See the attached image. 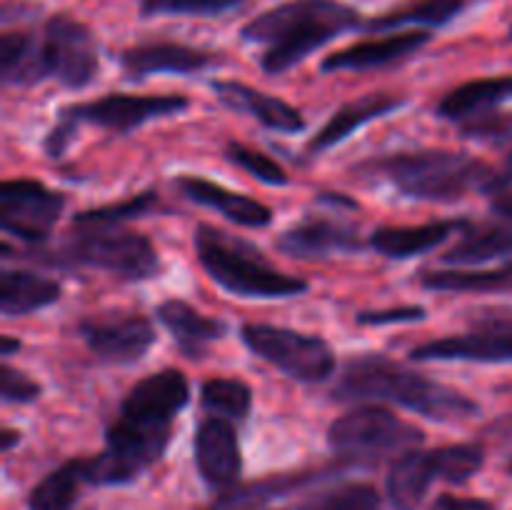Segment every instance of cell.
<instances>
[{
	"mask_svg": "<svg viewBox=\"0 0 512 510\" xmlns=\"http://www.w3.org/2000/svg\"><path fill=\"white\" fill-rule=\"evenodd\" d=\"M190 400V383L180 370L165 368L133 385L120 415L105 430V450L83 458L88 485H128L163 458L173 420Z\"/></svg>",
	"mask_w": 512,
	"mask_h": 510,
	"instance_id": "obj_1",
	"label": "cell"
},
{
	"mask_svg": "<svg viewBox=\"0 0 512 510\" xmlns=\"http://www.w3.org/2000/svg\"><path fill=\"white\" fill-rule=\"evenodd\" d=\"M363 25L358 10L338 0H290L250 20L240 35L248 43H263L260 68L270 75L285 73L308 58L320 45L345 30Z\"/></svg>",
	"mask_w": 512,
	"mask_h": 510,
	"instance_id": "obj_2",
	"label": "cell"
},
{
	"mask_svg": "<svg viewBox=\"0 0 512 510\" xmlns=\"http://www.w3.org/2000/svg\"><path fill=\"white\" fill-rule=\"evenodd\" d=\"M333 393L338 400H388L433 420H460L478 413V405L460 390L375 353L350 358Z\"/></svg>",
	"mask_w": 512,
	"mask_h": 510,
	"instance_id": "obj_3",
	"label": "cell"
},
{
	"mask_svg": "<svg viewBox=\"0 0 512 510\" xmlns=\"http://www.w3.org/2000/svg\"><path fill=\"white\" fill-rule=\"evenodd\" d=\"M368 168L390 180L408 198L433 200V203H453L465 198L470 190L493 193L495 175H498V165H488L453 150L395 153L390 158L373 160Z\"/></svg>",
	"mask_w": 512,
	"mask_h": 510,
	"instance_id": "obj_4",
	"label": "cell"
},
{
	"mask_svg": "<svg viewBox=\"0 0 512 510\" xmlns=\"http://www.w3.org/2000/svg\"><path fill=\"white\" fill-rule=\"evenodd\" d=\"M195 253L205 273L240 298H290L308 290L305 280L273 268L253 245L213 225L195 230Z\"/></svg>",
	"mask_w": 512,
	"mask_h": 510,
	"instance_id": "obj_5",
	"label": "cell"
},
{
	"mask_svg": "<svg viewBox=\"0 0 512 510\" xmlns=\"http://www.w3.org/2000/svg\"><path fill=\"white\" fill-rule=\"evenodd\" d=\"M70 243L63 250L48 253L43 260L55 265H88L108 270L123 280H148L160 270L158 250L145 235L110 228H75Z\"/></svg>",
	"mask_w": 512,
	"mask_h": 510,
	"instance_id": "obj_6",
	"label": "cell"
},
{
	"mask_svg": "<svg viewBox=\"0 0 512 510\" xmlns=\"http://www.w3.org/2000/svg\"><path fill=\"white\" fill-rule=\"evenodd\" d=\"M423 440V430L378 405H360L340 415L328 430V443L335 453L363 463L403 458L418 450Z\"/></svg>",
	"mask_w": 512,
	"mask_h": 510,
	"instance_id": "obj_7",
	"label": "cell"
},
{
	"mask_svg": "<svg viewBox=\"0 0 512 510\" xmlns=\"http://www.w3.org/2000/svg\"><path fill=\"white\" fill-rule=\"evenodd\" d=\"M485 463L480 445H445L435 450H413L395 460L388 475V498L395 510H420L435 480L465 483Z\"/></svg>",
	"mask_w": 512,
	"mask_h": 510,
	"instance_id": "obj_8",
	"label": "cell"
},
{
	"mask_svg": "<svg viewBox=\"0 0 512 510\" xmlns=\"http://www.w3.org/2000/svg\"><path fill=\"white\" fill-rule=\"evenodd\" d=\"M240 338L258 358L268 360L270 365L300 383H320L335 370L333 348L318 335L298 333L278 325L248 323L240 330Z\"/></svg>",
	"mask_w": 512,
	"mask_h": 510,
	"instance_id": "obj_9",
	"label": "cell"
},
{
	"mask_svg": "<svg viewBox=\"0 0 512 510\" xmlns=\"http://www.w3.org/2000/svg\"><path fill=\"white\" fill-rule=\"evenodd\" d=\"M65 208V195L38 180H5L0 188V225L8 235L40 243L50 235Z\"/></svg>",
	"mask_w": 512,
	"mask_h": 510,
	"instance_id": "obj_10",
	"label": "cell"
},
{
	"mask_svg": "<svg viewBox=\"0 0 512 510\" xmlns=\"http://www.w3.org/2000/svg\"><path fill=\"white\" fill-rule=\"evenodd\" d=\"M190 100L185 95H128L110 93L105 98L90 100V103H75L60 110L58 115L73 120V123L100 125L113 133H130L148 120L165 118L185 110Z\"/></svg>",
	"mask_w": 512,
	"mask_h": 510,
	"instance_id": "obj_11",
	"label": "cell"
},
{
	"mask_svg": "<svg viewBox=\"0 0 512 510\" xmlns=\"http://www.w3.org/2000/svg\"><path fill=\"white\" fill-rule=\"evenodd\" d=\"M43 50L50 75H55L65 88H85L98 73V43L80 20L53 15L45 23Z\"/></svg>",
	"mask_w": 512,
	"mask_h": 510,
	"instance_id": "obj_12",
	"label": "cell"
},
{
	"mask_svg": "<svg viewBox=\"0 0 512 510\" xmlns=\"http://www.w3.org/2000/svg\"><path fill=\"white\" fill-rule=\"evenodd\" d=\"M80 335L100 363H138L155 343V328L145 315H95L80 323Z\"/></svg>",
	"mask_w": 512,
	"mask_h": 510,
	"instance_id": "obj_13",
	"label": "cell"
},
{
	"mask_svg": "<svg viewBox=\"0 0 512 510\" xmlns=\"http://www.w3.org/2000/svg\"><path fill=\"white\" fill-rule=\"evenodd\" d=\"M415 360H473L508 363L512 360V315L483 318L470 333L430 340L413 350Z\"/></svg>",
	"mask_w": 512,
	"mask_h": 510,
	"instance_id": "obj_14",
	"label": "cell"
},
{
	"mask_svg": "<svg viewBox=\"0 0 512 510\" xmlns=\"http://www.w3.org/2000/svg\"><path fill=\"white\" fill-rule=\"evenodd\" d=\"M195 465L198 473L210 488L230 490L238 483L243 458H240V445L235 428L228 418L208 415L195 430Z\"/></svg>",
	"mask_w": 512,
	"mask_h": 510,
	"instance_id": "obj_15",
	"label": "cell"
},
{
	"mask_svg": "<svg viewBox=\"0 0 512 510\" xmlns=\"http://www.w3.org/2000/svg\"><path fill=\"white\" fill-rule=\"evenodd\" d=\"M125 75L130 80L148 78L155 73H198V70L213 68L218 63L213 53L208 50L190 48L180 43H145L128 48L120 58Z\"/></svg>",
	"mask_w": 512,
	"mask_h": 510,
	"instance_id": "obj_16",
	"label": "cell"
},
{
	"mask_svg": "<svg viewBox=\"0 0 512 510\" xmlns=\"http://www.w3.org/2000/svg\"><path fill=\"white\" fill-rule=\"evenodd\" d=\"M428 40L430 35L423 33V30H410V33H398L388 35V38L350 45V48L328 55L323 65H320V70L323 73H338V70L383 68V65L398 63V60L418 53L423 45H428Z\"/></svg>",
	"mask_w": 512,
	"mask_h": 510,
	"instance_id": "obj_17",
	"label": "cell"
},
{
	"mask_svg": "<svg viewBox=\"0 0 512 510\" xmlns=\"http://www.w3.org/2000/svg\"><path fill=\"white\" fill-rule=\"evenodd\" d=\"M363 243L353 225L330 218H310L285 230L278 238V250L293 258H325L338 250H360Z\"/></svg>",
	"mask_w": 512,
	"mask_h": 510,
	"instance_id": "obj_18",
	"label": "cell"
},
{
	"mask_svg": "<svg viewBox=\"0 0 512 510\" xmlns=\"http://www.w3.org/2000/svg\"><path fill=\"white\" fill-rule=\"evenodd\" d=\"M175 185H178V190L188 200L205 205L210 210H218V213H223L225 218L243 225V228H265L273 220V210L268 205H263L255 198H248V195L233 193V190L223 188V185L213 183V180L183 175Z\"/></svg>",
	"mask_w": 512,
	"mask_h": 510,
	"instance_id": "obj_19",
	"label": "cell"
},
{
	"mask_svg": "<svg viewBox=\"0 0 512 510\" xmlns=\"http://www.w3.org/2000/svg\"><path fill=\"white\" fill-rule=\"evenodd\" d=\"M213 88L228 108L253 115L265 128L278 130V133H300L305 128V120L300 115V110L285 103V100L273 98L268 93H260V90L250 88V85L235 83V80H220Z\"/></svg>",
	"mask_w": 512,
	"mask_h": 510,
	"instance_id": "obj_20",
	"label": "cell"
},
{
	"mask_svg": "<svg viewBox=\"0 0 512 510\" xmlns=\"http://www.w3.org/2000/svg\"><path fill=\"white\" fill-rule=\"evenodd\" d=\"M458 228H465L463 220H440V223L428 225H385L370 235V245L385 258H415V255L438 248Z\"/></svg>",
	"mask_w": 512,
	"mask_h": 510,
	"instance_id": "obj_21",
	"label": "cell"
},
{
	"mask_svg": "<svg viewBox=\"0 0 512 510\" xmlns=\"http://www.w3.org/2000/svg\"><path fill=\"white\" fill-rule=\"evenodd\" d=\"M50 75L43 38L28 30H10L0 38V78L5 85H35Z\"/></svg>",
	"mask_w": 512,
	"mask_h": 510,
	"instance_id": "obj_22",
	"label": "cell"
},
{
	"mask_svg": "<svg viewBox=\"0 0 512 510\" xmlns=\"http://www.w3.org/2000/svg\"><path fill=\"white\" fill-rule=\"evenodd\" d=\"M158 318L170 335L175 338L178 348L183 350L188 358H198L208 350L213 340L223 335L225 325L218 320L208 318V315L198 313L193 305L183 303V300H165L158 305Z\"/></svg>",
	"mask_w": 512,
	"mask_h": 510,
	"instance_id": "obj_23",
	"label": "cell"
},
{
	"mask_svg": "<svg viewBox=\"0 0 512 510\" xmlns=\"http://www.w3.org/2000/svg\"><path fill=\"white\" fill-rule=\"evenodd\" d=\"M400 105H403V100L385 93L365 95V98L343 105V108H340L338 113H335L333 118L318 130V135L310 140L308 153H323V150L333 148V145H338L340 140L348 138L353 130H358L360 125L370 123V120L380 118V115H388L390 110L400 108Z\"/></svg>",
	"mask_w": 512,
	"mask_h": 510,
	"instance_id": "obj_24",
	"label": "cell"
},
{
	"mask_svg": "<svg viewBox=\"0 0 512 510\" xmlns=\"http://www.w3.org/2000/svg\"><path fill=\"white\" fill-rule=\"evenodd\" d=\"M505 100H512V75L473 80V83L460 85L453 93L445 95L443 103L438 105V113L460 125L465 120L475 118V115L493 113Z\"/></svg>",
	"mask_w": 512,
	"mask_h": 510,
	"instance_id": "obj_25",
	"label": "cell"
},
{
	"mask_svg": "<svg viewBox=\"0 0 512 510\" xmlns=\"http://www.w3.org/2000/svg\"><path fill=\"white\" fill-rule=\"evenodd\" d=\"M60 285L45 275L28 273V270H3L0 285V310L8 318L30 315L40 308L58 303Z\"/></svg>",
	"mask_w": 512,
	"mask_h": 510,
	"instance_id": "obj_26",
	"label": "cell"
},
{
	"mask_svg": "<svg viewBox=\"0 0 512 510\" xmlns=\"http://www.w3.org/2000/svg\"><path fill=\"white\" fill-rule=\"evenodd\" d=\"M85 483L83 458H73L45 475L28 495L30 510H75L80 488Z\"/></svg>",
	"mask_w": 512,
	"mask_h": 510,
	"instance_id": "obj_27",
	"label": "cell"
},
{
	"mask_svg": "<svg viewBox=\"0 0 512 510\" xmlns=\"http://www.w3.org/2000/svg\"><path fill=\"white\" fill-rule=\"evenodd\" d=\"M498 258H512V225H485L465 233L455 248L443 255L450 265H478Z\"/></svg>",
	"mask_w": 512,
	"mask_h": 510,
	"instance_id": "obj_28",
	"label": "cell"
},
{
	"mask_svg": "<svg viewBox=\"0 0 512 510\" xmlns=\"http://www.w3.org/2000/svg\"><path fill=\"white\" fill-rule=\"evenodd\" d=\"M463 8L465 0H415V3L393 10V13H385L380 18L368 20L363 28L368 33L393 30L400 28V25H430V28H438V25L450 23Z\"/></svg>",
	"mask_w": 512,
	"mask_h": 510,
	"instance_id": "obj_29",
	"label": "cell"
},
{
	"mask_svg": "<svg viewBox=\"0 0 512 510\" xmlns=\"http://www.w3.org/2000/svg\"><path fill=\"white\" fill-rule=\"evenodd\" d=\"M318 478H323V470L320 473H295V475H278V478L263 480V483L245 485V488H230L228 493L220 495L213 503L210 510H240L250 508V505L265 503V500L280 498L285 493H293V490L305 488V485L315 483Z\"/></svg>",
	"mask_w": 512,
	"mask_h": 510,
	"instance_id": "obj_30",
	"label": "cell"
},
{
	"mask_svg": "<svg viewBox=\"0 0 512 510\" xmlns=\"http://www.w3.org/2000/svg\"><path fill=\"white\" fill-rule=\"evenodd\" d=\"M420 283L430 290H512V260L493 270H430Z\"/></svg>",
	"mask_w": 512,
	"mask_h": 510,
	"instance_id": "obj_31",
	"label": "cell"
},
{
	"mask_svg": "<svg viewBox=\"0 0 512 510\" xmlns=\"http://www.w3.org/2000/svg\"><path fill=\"white\" fill-rule=\"evenodd\" d=\"M200 400L208 413L220 415V418L243 420L248 418L250 405H253V393L248 383L238 378H210L203 383Z\"/></svg>",
	"mask_w": 512,
	"mask_h": 510,
	"instance_id": "obj_32",
	"label": "cell"
},
{
	"mask_svg": "<svg viewBox=\"0 0 512 510\" xmlns=\"http://www.w3.org/2000/svg\"><path fill=\"white\" fill-rule=\"evenodd\" d=\"M383 498L370 483H343L310 495L295 510H380Z\"/></svg>",
	"mask_w": 512,
	"mask_h": 510,
	"instance_id": "obj_33",
	"label": "cell"
},
{
	"mask_svg": "<svg viewBox=\"0 0 512 510\" xmlns=\"http://www.w3.org/2000/svg\"><path fill=\"white\" fill-rule=\"evenodd\" d=\"M158 205L155 193L135 195V198L123 200V203L103 205V208H90L75 215L73 228H110V225H120L123 220L140 218V215L150 213Z\"/></svg>",
	"mask_w": 512,
	"mask_h": 510,
	"instance_id": "obj_34",
	"label": "cell"
},
{
	"mask_svg": "<svg viewBox=\"0 0 512 510\" xmlns=\"http://www.w3.org/2000/svg\"><path fill=\"white\" fill-rule=\"evenodd\" d=\"M245 0H140V13L153 15H198V18H218L243 8Z\"/></svg>",
	"mask_w": 512,
	"mask_h": 510,
	"instance_id": "obj_35",
	"label": "cell"
},
{
	"mask_svg": "<svg viewBox=\"0 0 512 510\" xmlns=\"http://www.w3.org/2000/svg\"><path fill=\"white\" fill-rule=\"evenodd\" d=\"M228 158L233 160L235 165H240L243 170H248L253 178H258L260 183L268 185H288V175L280 168V163H275L268 155L258 153V150H250L248 145L243 143H228Z\"/></svg>",
	"mask_w": 512,
	"mask_h": 510,
	"instance_id": "obj_36",
	"label": "cell"
},
{
	"mask_svg": "<svg viewBox=\"0 0 512 510\" xmlns=\"http://www.w3.org/2000/svg\"><path fill=\"white\" fill-rule=\"evenodd\" d=\"M460 128H463V133L468 138L505 143V140H512V115L493 110V113H483L465 120V123H460Z\"/></svg>",
	"mask_w": 512,
	"mask_h": 510,
	"instance_id": "obj_37",
	"label": "cell"
},
{
	"mask_svg": "<svg viewBox=\"0 0 512 510\" xmlns=\"http://www.w3.org/2000/svg\"><path fill=\"white\" fill-rule=\"evenodd\" d=\"M5 403H33L40 398V385L20 370L3 365V388H0Z\"/></svg>",
	"mask_w": 512,
	"mask_h": 510,
	"instance_id": "obj_38",
	"label": "cell"
},
{
	"mask_svg": "<svg viewBox=\"0 0 512 510\" xmlns=\"http://www.w3.org/2000/svg\"><path fill=\"white\" fill-rule=\"evenodd\" d=\"M425 308L420 305H400V308H385V310H365L358 315V323L363 325H390V323H413V320H423Z\"/></svg>",
	"mask_w": 512,
	"mask_h": 510,
	"instance_id": "obj_39",
	"label": "cell"
},
{
	"mask_svg": "<svg viewBox=\"0 0 512 510\" xmlns=\"http://www.w3.org/2000/svg\"><path fill=\"white\" fill-rule=\"evenodd\" d=\"M75 130H78V123H73V120H68L60 115L58 125H55V128L48 133V138H45V153H48L50 158H60V155L68 150Z\"/></svg>",
	"mask_w": 512,
	"mask_h": 510,
	"instance_id": "obj_40",
	"label": "cell"
},
{
	"mask_svg": "<svg viewBox=\"0 0 512 510\" xmlns=\"http://www.w3.org/2000/svg\"><path fill=\"white\" fill-rule=\"evenodd\" d=\"M430 510H498V508H495L490 500H483V498L443 493L440 498H435V503L430 505Z\"/></svg>",
	"mask_w": 512,
	"mask_h": 510,
	"instance_id": "obj_41",
	"label": "cell"
},
{
	"mask_svg": "<svg viewBox=\"0 0 512 510\" xmlns=\"http://www.w3.org/2000/svg\"><path fill=\"white\" fill-rule=\"evenodd\" d=\"M493 213L500 215V218H505V220H512V190H505V193L495 195Z\"/></svg>",
	"mask_w": 512,
	"mask_h": 510,
	"instance_id": "obj_42",
	"label": "cell"
},
{
	"mask_svg": "<svg viewBox=\"0 0 512 510\" xmlns=\"http://www.w3.org/2000/svg\"><path fill=\"white\" fill-rule=\"evenodd\" d=\"M20 443V433L13 428H5L3 430V443H0V448H3V453H8V450H13V445Z\"/></svg>",
	"mask_w": 512,
	"mask_h": 510,
	"instance_id": "obj_43",
	"label": "cell"
},
{
	"mask_svg": "<svg viewBox=\"0 0 512 510\" xmlns=\"http://www.w3.org/2000/svg\"><path fill=\"white\" fill-rule=\"evenodd\" d=\"M20 348V340H15L13 335H3V340H0V355H5V358H10L13 355V350Z\"/></svg>",
	"mask_w": 512,
	"mask_h": 510,
	"instance_id": "obj_44",
	"label": "cell"
},
{
	"mask_svg": "<svg viewBox=\"0 0 512 510\" xmlns=\"http://www.w3.org/2000/svg\"><path fill=\"white\" fill-rule=\"evenodd\" d=\"M508 470H510V473H512V463H510V465H508Z\"/></svg>",
	"mask_w": 512,
	"mask_h": 510,
	"instance_id": "obj_45",
	"label": "cell"
},
{
	"mask_svg": "<svg viewBox=\"0 0 512 510\" xmlns=\"http://www.w3.org/2000/svg\"><path fill=\"white\" fill-rule=\"evenodd\" d=\"M510 38H512V28H510Z\"/></svg>",
	"mask_w": 512,
	"mask_h": 510,
	"instance_id": "obj_46",
	"label": "cell"
}]
</instances>
